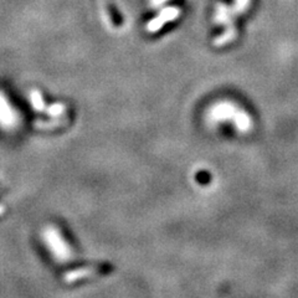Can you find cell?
I'll return each mask as SVG.
<instances>
[{
    "instance_id": "5b68a950",
    "label": "cell",
    "mask_w": 298,
    "mask_h": 298,
    "mask_svg": "<svg viewBox=\"0 0 298 298\" xmlns=\"http://www.w3.org/2000/svg\"><path fill=\"white\" fill-rule=\"evenodd\" d=\"M233 16H236V15L231 6H228L226 4L216 5L215 16H214V20H215L216 24L225 25V27L233 26Z\"/></svg>"
},
{
    "instance_id": "30bf717a",
    "label": "cell",
    "mask_w": 298,
    "mask_h": 298,
    "mask_svg": "<svg viewBox=\"0 0 298 298\" xmlns=\"http://www.w3.org/2000/svg\"><path fill=\"white\" fill-rule=\"evenodd\" d=\"M248 6H250V0H235V2L231 7H232L235 15H238L245 11Z\"/></svg>"
},
{
    "instance_id": "6da1fadb",
    "label": "cell",
    "mask_w": 298,
    "mask_h": 298,
    "mask_svg": "<svg viewBox=\"0 0 298 298\" xmlns=\"http://www.w3.org/2000/svg\"><path fill=\"white\" fill-rule=\"evenodd\" d=\"M208 121L210 123H230L233 124L238 133H248L253 127L252 117L243 111L241 107L230 101L216 102L208 111Z\"/></svg>"
},
{
    "instance_id": "7a4b0ae2",
    "label": "cell",
    "mask_w": 298,
    "mask_h": 298,
    "mask_svg": "<svg viewBox=\"0 0 298 298\" xmlns=\"http://www.w3.org/2000/svg\"><path fill=\"white\" fill-rule=\"evenodd\" d=\"M45 241H46L47 246L51 250V252L54 253L55 257L61 262L70 260L72 256L71 247L69 246V243L65 241L62 233L57 230V227L55 226H49L44 232Z\"/></svg>"
},
{
    "instance_id": "52a82bcc",
    "label": "cell",
    "mask_w": 298,
    "mask_h": 298,
    "mask_svg": "<svg viewBox=\"0 0 298 298\" xmlns=\"http://www.w3.org/2000/svg\"><path fill=\"white\" fill-rule=\"evenodd\" d=\"M236 35H237V32H236L235 26L226 27L223 34L214 39V45L215 46H225V45H227L228 42H231L235 39Z\"/></svg>"
},
{
    "instance_id": "ba28073f",
    "label": "cell",
    "mask_w": 298,
    "mask_h": 298,
    "mask_svg": "<svg viewBox=\"0 0 298 298\" xmlns=\"http://www.w3.org/2000/svg\"><path fill=\"white\" fill-rule=\"evenodd\" d=\"M30 101H31V104H32V107H34L35 111L41 112L46 108L44 97H42L41 92H40L39 89H36V88L31 89V92H30Z\"/></svg>"
},
{
    "instance_id": "9c48e42d",
    "label": "cell",
    "mask_w": 298,
    "mask_h": 298,
    "mask_svg": "<svg viewBox=\"0 0 298 298\" xmlns=\"http://www.w3.org/2000/svg\"><path fill=\"white\" fill-rule=\"evenodd\" d=\"M65 111H66V107L62 103H54L50 107H47V113L51 117L62 116L65 113Z\"/></svg>"
},
{
    "instance_id": "3957f363",
    "label": "cell",
    "mask_w": 298,
    "mask_h": 298,
    "mask_svg": "<svg viewBox=\"0 0 298 298\" xmlns=\"http://www.w3.org/2000/svg\"><path fill=\"white\" fill-rule=\"evenodd\" d=\"M179 15H180V9H178L176 6H169V7H165V9L160 10V12L147 24L146 26L147 31L148 32L159 31V30H160L166 22L173 21V20H175Z\"/></svg>"
},
{
    "instance_id": "8992f818",
    "label": "cell",
    "mask_w": 298,
    "mask_h": 298,
    "mask_svg": "<svg viewBox=\"0 0 298 298\" xmlns=\"http://www.w3.org/2000/svg\"><path fill=\"white\" fill-rule=\"evenodd\" d=\"M98 272H99L98 268H93V267L78 268V270H74L65 273L64 280L66 281V282L71 283V282H74V281H78V280H82V278L88 277V276H93Z\"/></svg>"
},
{
    "instance_id": "277c9868",
    "label": "cell",
    "mask_w": 298,
    "mask_h": 298,
    "mask_svg": "<svg viewBox=\"0 0 298 298\" xmlns=\"http://www.w3.org/2000/svg\"><path fill=\"white\" fill-rule=\"evenodd\" d=\"M17 116L14 108L10 106L9 101L2 93H0V124L5 128H11L16 126Z\"/></svg>"
},
{
    "instance_id": "8fae6325",
    "label": "cell",
    "mask_w": 298,
    "mask_h": 298,
    "mask_svg": "<svg viewBox=\"0 0 298 298\" xmlns=\"http://www.w3.org/2000/svg\"><path fill=\"white\" fill-rule=\"evenodd\" d=\"M165 1H168V0H150V5L153 7H158L160 5H163Z\"/></svg>"
}]
</instances>
